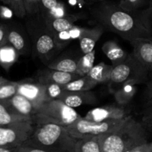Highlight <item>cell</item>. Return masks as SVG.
I'll return each instance as SVG.
<instances>
[{"instance_id": "cell-1", "label": "cell", "mask_w": 152, "mask_h": 152, "mask_svg": "<svg viewBox=\"0 0 152 152\" xmlns=\"http://www.w3.org/2000/svg\"><path fill=\"white\" fill-rule=\"evenodd\" d=\"M90 12L98 25L127 41L152 39V20L148 9L130 12L117 3L104 1L94 4Z\"/></svg>"}, {"instance_id": "cell-2", "label": "cell", "mask_w": 152, "mask_h": 152, "mask_svg": "<svg viewBox=\"0 0 152 152\" xmlns=\"http://www.w3.org/2000/svg\"><path fill=\"white\" fill-rule=\"evenodd\" d=\"M148 132L142 123L132 116L116 130L98 136L102 152H124L148 143Z\"/></svg>"}, {"instance_id": "cell-3", "label": "cell", "mask_w": 152, "mask_h": 152, "mask_svg": "<svg viewBox=\"0 0 152 152\" xmlns=\"http://www.w3.org/2000/svg\"><path fill=\"white\" fill-rule=\"evenodd\" d=\"M77 141L65 126L45 123L34 125V132L23 145L47 152H76Z\"/></svg>"}, {"instance_id": "cell-4", "label": "cell", "mask_w": 152, "mask_h": 152, "mask_svg": "<svg viewBox=\"0 0 152 152\" xmlns=\"http://www.w3.org/2000/svg\"><path fill=\"white\" fill-rule=\"evenodd\" d=\"M26 29L31 39L33 56L39 57L45 63L48 62L60 49L54 34L46 27L39 14L31 16V19L27 21Z\"/></svg>"}, {"instance_id": "cell-5", "label": "cell", "mask_w": 152, "mask_h": 152, "mask_svg": "<svg viewBox=\"0 0 152 152\" xmlns=\"http://www.w3.org/2000/svg\"><path fill=\"white\" fill-rule=\"evenodd\" d=\"M81 116L74 109L59 99L48 101L42 104L33 117L34 125L53 123L68 126L81 118Z\"/></svg>"}, {"instance_id": "cell-6", "label": "cell", "mask_w": 152, "mask_h": 152, "mask_svg": "<svg viewBox=\"0 0 152 152\" xmlns=\"http://www.w3.org/2000/svg\"><path fill=\"white\" fill-rule=\"evenodd\" d=\"M148 72L150 71L148 68L131 53L124 62L113 66L111 79L108 83L111 92L120 85L131 80L138 82L140 84L147 82Z\"/></svg>"}, {"instance_id": "cell-7", "label": "cell", "mask_w": 152, "mask_h": 152, "mask_svg": "<svg viewBox=\"0 0 152 152\" xmlns=\"http://www.w3.org/2000/svg\"><path fill=\"white\" fill-rule=\"evenodd\" d=\"M126 118L123 120L108 121H90L84 117L78 119L74 123L65 126L68 133L77 140L100 136L116 130L120 127Z\"/></svg>"}, {"instance_id": "cell-8", "label": "cell", "mask_w": 152, "mask_h": 152, "mask_svg": "<svg viewBox=\"0 0 152 152\" xmlns=\"http://www.w3.org/2000/svg\"><path fill=\"white\" fill-rule=\"evenodd\" d=\"M34 129L33 120L0 126V147L14 148L21 146L31 137Z\"/></svg>"}, {"instance_id": "cell-9", "label": "cell", "mask_w": 152, "mask_h": 152, "mask_svg": "<svg viewBox=\"0 0 152 152\" xmlns=\"http://www.w3.org/2000/svg\"><path fill=\"white\" fill-rule=\"evenodd\" d=\"M130 110L125 105H112L94 108L86 114L84 118L90 121L102 122L123 120L129 117Z\"/></svg>"}, {"instance_id": "cell-10", "label": "cell", "mask_w": 152, "mask_h": 152, "mask_svg": "<svg viewBox=\"0 0 152 152\" xmlns=\"http://www.w3.org/2000/svg\"><path fill=\"white\" fill-rule=\"evenodd\" d=\"M8 43L19 55H29L32 52L31 39L26 28L19 25H8Z\"/></svg>"}, {"instance_id": "cell-11", "label": "cell", "mask_w": 152, "mask_h": 152, "mask_svg": "<svg viewBox=\"0 0 152 152\" xmlns=\"http://www.w3.org/2000/svg\"><path fill=\"white\" fill-rule=\"evenodd\" d=\"M17 94L28 98L37 108L45 102L44 84L31 79L17 82Z\"/></svg>"}, {"instance_id": "cell-12", "label": "cell", "mask_w": 152, "mask_h": 152, "mask_svg": "<svg viewBox=\"0 0 152 152\" xmlns=\"http://www.w3.org/2000/svg\"><path fill=\"white\" fill-rule=\"evenodd\" d=\"M80 76L76 73H68L64 71H56L51 68H45L39 70L37 74V81L42 84L56 83L61 86L72 82L80 78Z\"/></svg>"}, {"instance_id": "cell-13", "label": "cell", "mask_w": 152, "mask_h": 152, "mask_svg": "<svg viewBox=\"0 0 152 152\" xmlns=\"http://www.w3.org/2000/svg\"><path fill=\"white\" fill-rule=\"evenodd\" d=\"M130 44L134 56L152 72V39H137L131 41Z\"/></svg>"}, {"instance_id": "cell-14", "label": "cell", "mask_w": 152, "mask_h": 152, "mask_svg": "<svg viewBox=\"0 0 152 152\" xmlns=\"http://www.w3.org/2000/svg\"><path fill=\"white\" fill-rule=\"evenodd\" d=\"M58 99L62 101L71 108L80 107L82 105H94L97 102V98L94 93L91 91H65Z\"/></svg>"}, {"instance_id": "cell-15", "label": "cell", "mask_w": 152, "mask_h": 152, "mask_svg": "<svg viewBox=\"0 0 152 152\" xmlns=\"http://www.w3.org/2000/svg\"><path fill=\"white\" fill-rule=\"evenodd\" d=\"M39 15L42 19H54L68 15L65 4L59 0H39Z\"/></svg>"}, {"instance_id": "cell-16", "label": "cell", "mask_w": 152, "mask_h": 152, "mask_svg": "<svg viewBox=\"0 0 152 152\" xmlns=\"http://www.w3.org/2000/svg\"><path fill=\"white\" fill-rule=\"evenodd\" d=\"M104 32V28L100 25H96L94 28H84L80 36V49L83 53H88L95 50V45Z\"/></svg>"}, {"instance_id": "cell-17", "label": "cell", "mask_w": 152, "mask_h": 152, "mask_svg": "<svg viewBox=\"0 0 152 152\" xmlns=\"http://www.w3.org/2000/svg\"><path fill=\"white\" fill-rule=\"evenodd\" d=\"M5 101L16 113L24 117L33 119L37 112V107L28 98L19 94Z\"/></svg>"}, {"instance_id": "cell-18", "label": "cell", "mask_w": 152, "mask_h": 152, "mask_svg": "<svg viewBox=\"0 0 152 152\" xmlns=\"http://www.w3.org/2000/svg\"><path fill=\"white\" fill-rule=\"evenodd\" d=\"M82 18H83V16L80 14H68L62 17L42 20L46 27L51 32L56 34L72 28L75 26V22Z\"/></svg>"}, {"instance_id": "cell-19", "label": "cell", "mask_w": 152, "mask_h": 152, "mask_svg": "<svg viewBox=\"0 0 152 152\" xmlns=\"http://www.w3.org/2000/svg\"><path fill=\"white\" fill-rule=\"evenodd\" d=\"M138 84H140L138 82L131 80L120 85L115 90L113 91L111 93L114 94L117 104L121 105H126L129 104L136 94L137 91V85Z\"/></svg>"}, {"instance_id": "cell-20", "label": "cell", "mask_w": 152, "mask_h": 152, "mask_svg": "<svg viewBox=\"0 0 152 152\" xmlns=\"http://www.w3.org/2000/svg\"><path fill=\"white\" fill-rule=\"evenodd\" d=\"M31 120H33L32 118L24 117L16 113L5 100L0 101V126L16 124Z\"/></svg>"}, {"instance_id": "cell-21", "label": "cell", "mask_w": 152, "mask_h": 152, "mask_svg": "<svg viewBox=\"0 0 152 152\" xmlns=\"http://www.w3.org/2000/svg\"><path fill=\"white\" fill-rule=\"evenodd\" d=\"M102 50L105 56L111 60L113 66L123 62L129 56L117 42L112 40L105 42L102 45Z\"/></svg>"}, {"instance_id": "cell-22", "label": "cell", "mask_w": 152, "mask_h": 152, "mask_svg": "<svg viewBox=\"0 0 152 152\" xmlns=\"http://www.w3.org/2000/svg\"><path fill=\"white\" fill-rule=\"evenodd\" d=\"M112 70V65H107L105 62H99L92 68L87 76L97 84L109 83Z\"/></svg>"}, {"instance_id": "cell-23", "label": "cell", "mask_w": 152, "mask_h": 152, "mask_svg": "<svg viewBox=\"0 0 152 152\" xmlns=\"http://www.w3.org/2000/svg\"><path fill=\"white\" fill-rule=\"evenodd\" d=\"M97 85L96 82L89 78L87 75L81 77L72 82L62 85V87L64 90L69 91H91Z\"/></svg>"}, {"instance_id": "cell-24", "label": "cell", "mask_w": 152, "mask_h": 152, "mask_svg": "<svg viewBox=\"0 0 152 152\" xmlns=\"http://www.w3.org/2000/svg\"><path fill=\"white\" fill-rule=\"evenodd\" d=\"M79 59L73 58H63L52 62L48 65V68L56 71H64L68 73H76L77 69Z\"/></svg>"}, {"instance_id": "cell-25", "label": "cell", "mask_w": 152, "mask_h": 152, "mask_svg": "<svg viewBox=\"0 0 152 152\" xmlns=\"http://www.w3.org/2000/svg\"><path fill=\"white\" fill-rule=\"evenodd\" d=\"M19 56L18 52L11 45H7V44L0 48V63L6 69H8L14 64Z\"/></svg>"}, {"instance_id": "cell-26", "label": "cell", "mask_w": 152, "mask_h": 152, "mask_svg": "<svg viewBox=\"0 0 152 152\" xmlns=\"http://www.w3.org/2000/svg\"><path fill=\"white\" fill-rule=\"evenodd\" d=\"M95 54H96L95 50H92L90 53H83V56L78 60L76 74H78L80 77H84L87 75L89 71L94 66V63L95 60Z\"/></svg>"}, {"instance_id": "cell-27", "label": "cell", "mask_w": 152, "mask_h": 152, "mask_svg": "<svg viewBox=\"0 0 152 152\" xmlns=\"http://www.w3.org/2000/svg\"><path fill=\"white\" fill-rule=\"evenodd\" d=\"M76 152H102L98 136L78 140Z\"/></svg>"}, {"instance_id": "cell-28", "label": "cell", "mask_w": 152, "mask_h": 152, "mask_svg": "<svg viewBox=\"0 0 152 152\" xmlns=\"http://www.w3.org/2000/svg\"><path fill=\"white\" fill-rule=\"evenodd\" d=\"M17 94V82L0 77V101L10 99Z\"/></svg>"}, {"instance_id": "cell-29", "label": "cell", "mask_w": 152, "mask_h": 152, "mask_svg": "<svg viewBox=\"0 0 152 152\" xmlns=\"http://www.w3.org/2000/svg\"><path fill=\"white\" fill-rule=\"evenodd\" d=\"M44 86L45 102L58 99L64 91L62 86L56 83H48L44 84Z\"/></svg>"}, {"instance_id": "cell-30", "label": "cell", "mask_w": 152, "mask_h": 152, "mask_svg": "<svg viewBox=\"0 0 152 152\" xmlns=\"http://www.w3.org/2000/svg\"><path fill=\"white\" fill-rule=\"evenodd\" d=\"M148 0H120L119 5L127 11H136L145 5Z\"/></svg>"}, {"instance_id": "cell-31", "label": "cell", "mask_w": 152, "mask_h": 152, "mask_svg": "<svg viewBox=\"0 0 152 152\" xmlns=\"http://www.w3.org/2000/svg\"><path fill=\"white\" fill-rule=\"evenodd\" d=\"M141 123L148 131L152 132V101H148L143 110Z\"/></svg>"}, {"instance_id": "cell-32", "label": "cell", "mask_w": 152, "mask_h": 152, "mask_svg": "<svg viewBox=\"0 0 152 152\" xmlns=\"http://www.w3.org/2000/svg\"><path fill=\"white\" fill-rule=\"evenodd\" d=\"M9 7L17 17L24 18L27 16L24 0H10V4Z\"/></svg>"}, {"instance_id": "cell-33", "label": "cell", "mask_w": 152, "mask_h": 152, "mask_svg": "<svg viewBox=\"0 0 152 152\" xmlns=\"http://www.w3.org/2000/svg\"><path fill=\"white\" fill-rule=\"evenodd\" d=\"M24 3L28 16H31L39 14V9L38 0H24Z\"/></svg>"}, {"instance_id": "cell-34", "label": "cell", "mask_w": 152, "mask_h": 152, "mask_svg": "<svg viewBox=\"0 0 152 152\" xmlns=\"http://www.w3.org/2000/svg\"><path fill=\"white\" fill-rule=\"evenodd\" d=\"M8 25L0 23V48L8 43Z\"/></svg>"}, {"instance_id": "cell-35", "label": "cell", "mask_w": 152, "mask_h": 152, "mask_svg": "<svg viewBox=\"0 0 152 152\" xmlns=\"http://www.w3.org/2000/svg\"><path fill=\"white\" fill-rule=\"evenodd\" d=\"M124 152H150L149 142L137 146L135 148H133L132 149H129Z\"/></svg>"}, {"instance_id": "cell-36", "label": "cell", "mask_w": 152, "mask_h": 152, "mask_svg": "<svg viewBox=\"0 0 152 152\" xmlns=\"http://www.w3.org/2000/svg\"><path fill=\"white\" fill-rule=\"evenodd\" d=\"M18 152H47L43 150L38 149V148H33V147L28 146V145H22L18 147Z\"/></svg>"}, {"instance_id": "cell-37", "label": "cell", "mask_w": 152, "mask_h": 152, "mask_svg": "<svg viewBox=\"0 0 152 152\" xmlns=\"http://www.w3.org/2000/svg\"><path fill=\"white\" fill-rule=\"evenodd\" d=\"M145 94H146L147 99H148V101H152V81L148 82L147 83Z\"/></svg>"}, {"instance_id": "cell-38", "label": "cell", "mask_w": 152, "mask_h": 152, "mask_svg": "<svg viewBox=\"0 0 152 152\" xmlns=\"http://www.w3.org/2000/svg\"><path fill=\"white\" fill-rule=\"evenodd\" d=\"M0 152H18V147H14V148L0 147Z\"/></svg>"}, {"instance_id": "cell-39", "label": "cell", "mask_w": 152, "mask_h": 152, "mask_svg": "<svg viewBox=\"0 0 152 152\" xmlns=\"http://www.w3.org/2000/svg\"><path fill=\"white\" fill-rule=\"evenodd\" d=\"M147 9H148V13H149V16L152 20V0H149V1H148V7Z\"/></svg>"}, {"instance_id": "cell-40", "label": "cell", "mask_w": 152, "mask_h": 152, "mask_svg": "<svg viewBox=\"0 0 152 152\" xmlns=\"http://www.w3.org/2000/svg\"><path fill=\"white\" fill-rule=\"evenodd\" d=\"M0 1H1L2 3H4V4H6V5H7L10 7V0H0Z\"/></svg>"}, {"instance_id": "cell-41", "label": "cell", "mask_w": 152, "mask_h": 152, "mask_svg": "<svg viewBox=\"0 0 152 152\" xmlns=\"http://www.w3.org/2000/svg\"><path fill=\"white\" fill-rule=\"evenodd\" d=\"M88 1L90 3H97V2H100V1H107V0H88Z\"/></svg>"}, {"instance_id": "cell-42", "label": "cell", "mask_w": 152, "mask_h": 152, "mask_svg": "<svg viewBox=\"0 0 152 152\" xmlns=\"http://www.w3.org/2000/svg\"><path fill=\"white\" fill-rule=\"evenodd\" d=\"M149 150L150 152H152V142H149Z\"/></svg>"}]
</instances>
